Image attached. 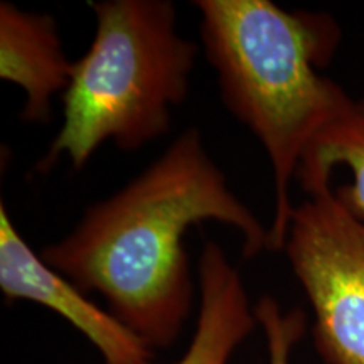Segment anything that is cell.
<instances>
[{"mask_svg": "<svg viewBox=\"0 0 364 364\" xmlns=\"http://www.w3.org/2000/svg\"><path fill=\"white\" fill-rule=\"evenodd\" d=\"M204 221L243 238V257L270 252L268 228L228 186L226 176L189 127L142 174L86 209L70 235L39 252L150 349L176 344L193 311L186 233Z\"/></svg>", "mask_w": 364, "mask_h": 364, "instance_id": "1", "label": "cell"}, {"mask_svg": "<svg viewBox=\"0 0 364 364\" xmlns=\"http://www.w3.org/2000/svg\"><path fill=\"white\" fill-rule=\"evenodd\" d=\"M201 39L226 108L265 149L275 209L270 252H284L295 204L290 186L309 145L354 98L321 75L341 43L329 14L285 11L270 0H196Z\"/></svg>", "mask_w": 364, "mask_h": 364, "instance_id": "2", "label": "cell"}, {"mask_svg": "<svg viewBox=\"0 0 364 364\" xmlns=\"http://www.w3.org/2000/svg\"><path fill=\"white\" fill-rule=\"evenodd\" d=\"M97 29L63 93V124L36 171L61 157L83 169L107 142L136 150L171 130L189 93L198 44L177 33L169 0L90 2Z\"/></svg>", "mask_w": 364, "mask_h": 364, "instance_id": "3", "label": "cell"}, {"mask_svg": "<svg viewBox=\"0 0 364 364\" xmlns=\"http://www.w3.org/2000/svg\"><path fill=\"white\" fill-rule=\"evenodd\" d=\"M284 252L314 314L312 339L326 364H364V221L332 188L294 208Z\"/></svg>", "mask_w": 364, "mask_h": 364, "instance_id": "4", "label": "cell"}, {"mask_svg": "<svg viewBox=\"0 0 364 364\" xmlns=\"http://www.w3.org/2000/svg\"><path fill=\"white\" fill-rule=\"evenodd\" d=\"M0 290L9 302L29 300L51 309L80 331L107 364H150L152 349L110 311L88 300L68 277L49 267L14 226L0 204Z\"/></svg>", "mask_w": 364, "mask_h": 364, "instance_id": "5", "label": "cell"}, {"mask_svg": "<svg viewBox=\"0 0 364 364\" xmlns=\"http://www.w3.org/2000/svg\"><path fill=\"white\" fill-rule=\"evenodd\" d=\"M73 66L54 17L0 4V78L24 90L22 120H51L53 100L66 91Z\"/></svg>", "mask_w": 364, "mask_h": 364, "instance_id": "6", "label": "cell"}, {"mask_svg": "<svg viewBox=\"0 0 364 364\" xmlns=\"http://www.w3.org/2000/svg\"><path fill=\"white\" fill-rule=\"evenodd\" d=\"M199 312L193 339L172 364H228L258 326L240 272L225 250L206 241L198 263Z\"/></svg>", "mask_w": 364, "mask_h": 364, "instance_id": "7", "label": "cell"}, {"mask_svg": "<svg viewBox=\"0 0 364 364\" xmlns=\"http://www.w3.org/2000/svg\"><path fill=\"white\" fill-rule=\"evenodd\" d=\"M339 167L351 172V182L339 186L336 198L364 221V98L354 100L351 108L309 145L297 171L300 188L306 194L331 188L332 174Z\"/></svg>", "mask_w": 364, "mask_h": 364, "instance_id": "8", "label": "cell"}, {"mask_svg": "<svg viewBox=\"0 0 364 364\" xmlns=\"http://www.w3.org/2000/svg\"><path fill=\"white\" fill-rule=\"evenodd\" d=\"M255 316L265 334L268 364H292L295 346L306 334L302 311H284L275 299L262 297L255 306Z\"/></svg>", "mask_w": 364, "mask_h": 364, "instance_id": "9", "label": "cell"}]
</instances>
